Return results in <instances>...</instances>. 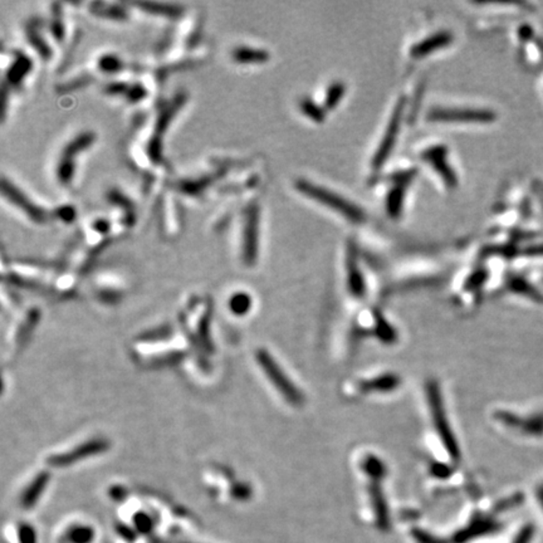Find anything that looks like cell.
<instances>
[{"label":"cell","instance_id":"1","mask_svg":"<svg viewBox=\"0 0 543 543\" xmlns=\"http://www.w3.org/2000/svg\"><path fill=\"white\" fill-rule=\"evenodd\" d=\"M188 101V94L185 92L176 93L173 99H169L165 104H162L160 110L157 112V118L155 120L153 135L150 137L146 146L150 162L156 167H162L165 164V159L162 155V139L167 134L169 126L173 122L174 118L178 116L181 108L185 106Z\"/></svg>","mask_w":543,"mask_h":543},{"label":"cell","instance_id":"2","mask_svg":"<svg viewBox=\"0 0 543 543\" xmlns=\"http://www.w3.org/2000/svg\"><path fill=\"white\" fill-rule=\"evenodd\" d=\"M296 189L298 192L306 195L307 198L313 199L317 203L327 206L330 209L334 210L342 216H345L347 220L351 223H364L366 219L364 210L358 208V205L350 203L347 199L341 197L336 192L328 190L326 188L316 185L309 183L307 180H297Z\"/></svg>","mask_w":543,"mask_h":543},{"label":"cell","instance_id":"3","mask_svg":"<svg viewBox=\"0 0 543 543\" xmlns=\"http://www.w3.org/2000/svg\"><path fill=\"white\" fill-rule=\"evenodd\" d=\"M260 219V205L255 202L248 204L241 223V257L244 265L249 267L254 266L258 258Z\"/></svg>","mask_w":543,"mask_h":543},{"label":"cell","instance_id":"4","mask_svg":"<svg viewBox=\"0 0 543 543\" xmlns=\"http://www.w3.org/2000/svg\"><path fill=\"white\" fill-rule=\"evenodd\" d=\"M1 194L4 198L9 200L15 208H18L25 216H28L31 220L37 224H47L52 219V211L44 209L43 206H39L34 203L24 192H22L17 186L13 184L10 180L6 176L1 179Z\"/></svg>","mask_w":543,"mask_h":543},{"label":"cell","instance_id":"5","mask_svg":"<svg viewBox=\"0 0 543 543\" xmlns=\"http://www.w3.org/2000/svg\"><path fill=\"white\" fill-rule=\"evenodd\" d=\"M257 361L260 365V367L266 372V375L271 380L272 383L285 397L287 402H290L293 405H299L301 402H303L301 393L297 390L293 383H290V379L284 375L283 371L281 370L276 360L272 358L266 350H258Z\"/></svg>","mask_w":543,"mask_h":543},{"label":"cell","instance_id":"6","mask_svg":"<svg viewBox=\"0 0 543 543\" xmlns=\"http://www.w3.org/2000/svg\"><path fill=\"white\" fill-rule=\"evenodd\" d=\"M405 105H407V99L402 97V99H399V102L396 104L395 108H394V112L391 113V118H390L389 124L386 126L383 140L380 142L376 153L372 157V167L374 169H380V167H383V164L389 159L390 154L395 146L399 131L402 127Z\"/></svg>","mask_w":543,"mask_h":543},{"label":"cell","instance_id":"7","mask_svg":"<svg viewBox=\"0 0 543 543\" xmlns=\"http://www.w3.org/2000/svg\"><path fill=\"white\" fill-rule=\"evenodd\" d=\"M495 118L494 112L478 108H434L428 120L434 122H460V124H488Z\"/></svg>","mask_w":543,"mask_h":543},{"label":"cell","instance_id":"8","mask_svg":"<svg viewBox=\"0 0 543 543\" xmlns=\"http://www.w3.org/2000/svg\"><path fill=\"white\" fill-rule=\"evenodd\" d=\"M108 446H110L108 442L104 440V439L88 440L86 443L76 446L72 451L48 458V464L52 467H57V468L68 467V465L76 464L80 460L86 459V458L94 457L97 454H101V453L107 451Z\"/></svg>","mask_w":543,"mask_h":543},{"label":"cell","instance_id":"9","mask_svg":"<svg viewBox=\"0 0 543 543\" xmlns=\"http://www.w3.org/2000/svg\"><path fill=\"white\" fill-rule=\"evenodd\" d=\"M9 56L10 61L6 68L3 86L6 87L9 91H13L18 90L19 87L23 85L25 78L31 74L33 62L31 57L27 56L22 50H14Z\"/></svg>","mask_w":543,"mask_h":543},{"label":"cell","instance_id":"10","mask_svg":"<svg viewBox=\"0 0 543 543\" xmlns=\"http://www.w3.org/2000/svg\"><path fill=\"white\" fill-rule=\"evenodd\" d=\"M227 171L225 165L223 167L222 170H218L214 174H205L198 178H190V179L180 180L174 188L176 192L180 194H184L185 197L192 199L203 198L204 194L206 190L213 186L216 180L222 178L223 175Z\"/></svg>","mask_w":543,"mask_h":543},{"label":"cell","instance_id":"11","mask_svg":"<svg viewBox=\"0 0 543 543\" xmlns=\"http://www.w3.org/2000/svg\"><path fill=\"white\" fill-rule=\"evenodd\" d=\"M446 156H448V151L444 146L429 148L423 155L426 162L430 164L432 167H434V170L439 174V176L444 180L445 185L448 188H456L458 185L457 175L449 165Z\"/></svg>","mask_w":543,"mask_h":543},{"label":"cell","instance_id":"12","mask_svg":"<svg viewBox=\"0 0 543 543\" xmlns=\"http://www.w3.org/2000/svg\"><path fill=\"white\" fill-rule=\"evenodd\" d=\"M97 140V135L93 131H83L78 135L74 136L71 141H68L62 148V154L59 156V161H64L68 164L76 165V157L92 148L93 143Z\"/></svg>","mask_w":543,"mask_h":543},{"label":"cell","instance_id":"13","mask_svg":"<svg viewBox=\"0 0 543 543\" xmlns=\"http://www.w3.org/2000/svg\"><path fill=\"white\" fill-rule=\"evenodd\" d=\"M25 38L44 61H50L53 50L42 34V19L31 18L28 20L25 25Z\"/></svg>","mask_w":543,"mask_h":543},{"label":"cell","instance_id":"14","mask_svg":"<svg viewBox=\"0 0 543 543\" xmlns=\"http://www.w3.org/2000/svg\"><path fill=\"white\" fill-rule=\"evenodd\" d=\"M429 395H430V404L432 407V413L435 414V420H437V428H438L439 432L442 435V438L444 439L445 445H446V449L451 451L453 457H458V448L454 438L451 437V430H449V426L446 424V420H445L444 411H442V404H440V399H439V394L437 389L432 386V389L429 390Z\"/></svg>","mask_w":543,"mask_h":543},{"label":"cell","instance_id":"15","mask_svg":"<svg viewBox=\"0 0 543 543\" xmlns=\"http://www.w3.org/2000/svg\"><path fill=\"white\" fill-rule=\"evenodd\" d=\"M451 42H453V34L451 31H438L413 45L410 50V56L414 58L429 56L438 50L448 47Z\"/></svg>","mask_w":543,"mask_h":543},{"label":"cell","instance_id":"16","mask_svg":"<svg viewBox=\"0 0 543 543\" xmlns=\"http://www.w3.org/2000/svg\"><path fill=\"white\" fill-rule=\"evenodd\" d=\"M127 3H105V1H93L90 4V13L94 17L108 19L113 22H126L130 18Z\"/></svg>","mask_w":543,"mask_h":543},{"label":"cell","instance_id":"17","mask_svg":"<svg viewBox=\"0 0 543 543\" xmlns=\"http://www.w3.org/2000/svg\"><path fill=\"white\" fill-rule=\"evenodd\" d=\"M230 58L238 64H263L271 59L269 52L251 45H237L230 52Z\"/></svg>","mask_w":543,"mask_h":543},{"label":"cell","instance_id":"18","mask_svg":"<svg viewBox=\"0 0 543 543\" xmlns=\"http://www.w3.org/2000/svg\"><path fill=\"white\" fill-rule=\"evenodd\" d=\"M132 6H137L140 10L146 14L161 17V18L176 19L184 15L185 6L181 4H171V3H134Z\"/></svg>","mask_w":543,"mask_h":543},{"label":"cell","instance_id":"19","mask_svg":"<svg viewBox=\"0 0 543 543\" xmlns=\"http://www.w3.org/2000/svg\"><path fill=\"white\" fill-rule=\"evenodd\" d=\"M107 200H108V203L113 204L115 206H118V208L122 210L124 216L121 218L120 224L124 228L134 227V224L136 223V214L135 205L132 203V200H130L127 195H125L124 192L116 190V189H112V190L108 192Z\"/></svg>","mask_w":543,"mask_h":543},{"label":"cell","instance_id":"20","mask_svg":"<svg viewBox=\"0 0 543 543\" xmlns=\"http://www.w3.org/2000/svg\"><path fill=\"white\" fill-rule=\"evenodd\" d=\"M410 176H411V174L407 176V179L399 180L397 185L390 190L389 195L386 198V210L391 218H397L402 213L404 197H405V188L410 180Z\"/></svg>","mask_w":543,"mask_h":543},{"label":"cell","instance_id":"21","mask_svg":"<svg viewBox=\"0 0 543 543\" xmlns=\"http://www.w3.org/2000/svg\"><path fill=\"white\" fill-rule=\"evenodd\" d=\"M50 481V475L45 472H42L41 474L36 477V479L31 481V486L25 489L23 498H22V505L25 508H31L36 505L38 498L43 493L44 488L47 487V483Z\"/></svg>","mask_w":543,"mask_h":543},{"label":"cell","instance_id":"22","mask_svg":"<svg viewBox=\"0 0 543 543\" xmlns=\"http://www.w3.org/2000/svg\"><path fill=\"white\" fill-rule=\"evenodd\" d=\"M50 31L52 38L58 44L66 42L67 37V28L63 19L62 6L59 3L52 4V18H50Z\"/></svg>","mask_w":543,"mask_h":543},{"label":"cell","instance_id":"23","mask_svg":"<svg viewBox=\"0 0 543 543\" xmlns=\"http://www.w3.org/2000/svg\"><path fill=\"white\" fill-rule=\"evenodd\" d=\"M96 67L102 73H121L124 72L125 62L124 59L116 53H104L97 58Z\"/></svg>","mask_w":543,"mask_h":543},{"label":"cell","instance_id":"24","mask_svg":"<svg viewBox=\"0 0 543 543\" xmlns=\"http://www.w3.org/2000/svg\"><path fill=\"white\" fill-rule=\"evenodd\" d=\"M353 251H348V281H350V285H351L353 293H358L361 295L364 290V282H362V278L361 274L358 273V267H356V260H355V253H352Z\"/></svg>","mask_w":543,"mask_h":543},{"label":"cell","instance_id":"25","mask_svg":"<svg viewBox=\"0 0 543 543\" xmlns=\"http://www.w3.org/2000/svg\"><path fill=\"white\" fill-rule=\"evenodd\" d=\"M148 96V87L145 83H131L127 92L125 94V99L129 104H140Z\"/></svg>","mask_w":543,"mask_h":543},{"label":"cell","instance_id":"26","mask_svg":"<svg viewBox=\"0 0 543 543\" xmlns=\"http://www.w3.org/2000/svg\"><path fill=\"white\" fill-rule=\"evenodd\" d=\"M345 94V85L336 82L334 85L328 87L326 99H325V106L326 108H334L339 105V99L344 97Z\"/></svg>","mask_w":543,"mask_h":543},{"label":"cell","instance_id":"27","mask_svg":"<svg viewBox=\"0 0 543 543\" xmlns=\"http://www.w3.org/2000/svg\"><path fill=\"white\" fill-rule=\"evenodd\" d=\"M299 107L306 116L316 122H322L325 120V113L318 106L313 104L311 99H304L299 102Z\"/></svg>","mask_w":543,"mask_h":543},{"label":"cell","instance_id":"28","mask_svg":"<svg viewBox=\"0 0 543 543\" xmlns=\"http://www.w3.org/2000/svg\"><path fill=\"white\" fill-rule=\"evenodd\" d=\"M52 214L57 219H59L61 222L71 224L76 219L77 211H76L73 205H59L56 209L52 210Z\"/></svg>","mask_w":543,"mask_h":543},{"label":"cell","instance_id":"29","mask_svg":"<svg viewBox=\"0 0 543 543\" xmlns=\"http://www.w3.org/2000/svg\"><path fill=\"white\" fill-rule=\"evenodd\" d=\"M91 82H92V77L90 74L83 73L74 77L73 80H69V82L63 83V85L58 87V90H59V92H61V90H62L63 92H69L72 90H77V88L87 86Z\"/></svg>","mask_w":543,"mask_h":543},{"label":"cell","instance_id":"30","mask_svg":"<svg viewBox=\"0 0 543 543\" xmlns=\"http://www.w3.org/2000/svg\"><path fill=\"white\" fill-rule=\"evenodd\" d=\"M93 537V531L87 528V527H80V528H74L72 531L67 533V540L71 543H87L90 542Z\"/></svg>","mask_w":543,"mask_h":543},{"label":"cell","instance_id":"31","mask_svg":"<svg viewBox=\"0 0 543 543\" xmlns=\"http://www.w3.org/2000/svg\"><path fill=\"white\" fill-rule=\"evenodd\" d=\"M129 87H130V83H127L125 80H112L104 87V93L107 96H112V97H116V96H124L125 97Z\"/></svg>","mask_w":543,"mask_h":543},{"label":"cell","instance_id":"32","mask_svg":"<svg viewBox=\"0 0 543 543\" xmlns=\"http://www.w3.org/2000/svg\"><path fill=\"white\" fill-rule=\"evenodd\" d=\"M249 304V298L246 295H238L230 301V309H233L235 313H243L247 311Z\"/></svg>","mask_w":543,"mask_h":543},{"label":"cell","instance_id":"33","mask_svg":"<svg viewBox=\"0 0 543 543\" xmlns=\"http://www.w3.org/2000/svg\"><path fill=\"white\" fill-rule=\"evenodd\" d=\"M91 229H92V232H96L99 234L106 235L111 232V223L106 220V219H102V218L101 219H96L91 224Z\"/></svg>","mask_w":543,"mask_h":543},{"label":"cell","instance_id":"34","mask_svg":"<svg viewBox=\"0 0 543 543\" xmlns=\"http://www.w3.org/2000/svg\"><path fill=\"white\" fill-rule=\"evenodd\" d=\"M19 533L22 536V543H34V535L31 528L23 527Z\"/></svg>","mask_w":543,"mask_h":543},{"label":"cell","instance_id":"35","mask_svg":"<svg viewBox=\"0 0 543 543\" xmlns=\"http://www.w3.org/2000/svg\"><path fill=\"white\" fill-rule=\"evenodd\" d=\"M540 498H541V503H542V506H543V492H541V493H540Z\"/></svg>","mask_w":543,"mask_h":543}]
</instances>
